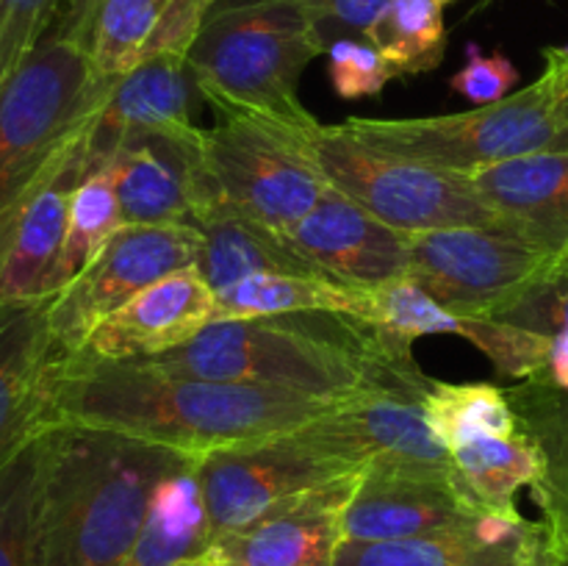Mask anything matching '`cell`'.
<instances>
[{"label": "cell", "mask_w": 568, "mask_h": 566, "mask_svg": "<svg viewBox=\"0 0 568 566\" xmlns=\"http://www.w3.org/2000/svg\"><path fill=\"white\" fill-rule=\"evenodd\" d=\"M336 403L342 400L172 375L136 361L55 353L44 427H100L203 458L214 449L297 431Z\"/></svg>", "instance_id": "1"}, {"label": "cell", "mask_w": 568, "mask_h": 566, "mask_svg": "<svg viewBox=\"0 0 568 566\" xmlns=\"http://www.w3.org/2000/svg\"><path fill=\"white\" fill-rule=\"evenodd\" d=\"M192 461L125 433L44 427L37 566H120L142 533L155 486Z\"/></svg>", "instance_id": "2"}, {"label": "cell", "mask_w": 568, "mask_h": 566, "mask_svg": "<svg viewBox=\"0 0 568 566\" xmlns=\"http://www.w3.org/2000/svg\"><path fill=\"white\" fill-rule=\"evenodd\" d=\"M322 53L297 0H216L186 61L214 111L308 131L320 120L300 103V78Z\"/></svg>", "instance_id": "3"}, {"label": "cell", "mask_w": 568, "mask_h": 566, "mask_svg": "<svg viewBox=\"0 0 568 566\" xmlns=\"http://www.w3.org/2000/svg\"><path fill=\"white\" fill-rule=\"evenodd\" d=\"M105 89L87 48L53 22L0 83V211L87 125Z\"/></svg>", "instance_id": "4"}, {"label": "cell", "mask_w": 568, "mask_h": 566, "mask_svg": "<svg viewBox=\"0 0 568 566\" xmlns=\"http://www.w3.org/2000/svg\"><path fill=\"white\" fill-rule=\"evenodd\" d=\"M305 150L336 192L397 231H508L503 216L471 186L469 175L377 150L353 137L344 125L316 122L305 137Z\"/></svg>", "instance_id": "5"}, {"label": "cell", "mask_w": 568, "mask_h": 566, "mask_svg": "<svg viewBox=\"0 0 568 566\" xmlns=\"http://www.w3.org/2000/svg\"><path fill=\"white\" fill-rule=\"evenodd\" d=\"M342 125L372 148L460 175H475L519 155L568 150V128L555 114L544 75L499 103L460 114L405 120L349 117Z\"/></svg>", "instance_id": "6"}, {"label": "cell", "mask_w": 568, "mask_h": 566, "mask_svg": "<svg viewBox=\"0 0 568 566\" xmlns=\"http://www.w3.org/2000/svg\"><path fill=\"white\" fill-rule=\"evenodd\" d=\"M308 131L216 111V125L203 131V159L222 203L281 233L297 225L331 189L305 150Z\"/></svg>", "instance_id": "7"}, {"label": "cell", "mask_w": 568, "mask_h": 566, "mask_svg": "<svg viewBox=\"0 0 568 566\" xmlns=\"http://www.w3.org/2000/svg\"><path fill=\"white\" fill-rule=\"evenodd\" d=\"M200 247L203 233L186 222L122 225L98 259L48 303L55 353H78L98 322L125 305L133 294L172 272L197 266Z\"/></svg>", "instance_id": "8"}, {"label": "cell", "mask_w": 568, "mask_h": 566, "mask_svg": "<svg viewBox=\"0 0 568 566\" xmlns=\"http://www.w3.org/2000/svg\"><path fill=\"white\" fill-rule=\"evenodd\" d=\"M558 255L494 228L410 233L408 277L436 303L486 320L497 305L555 266Z\"/></svg>", "instance_id": "9"}, {"label": "cell", "mask_w": 568, "mask_h": 566, "mask_svg": "<svg viewBox=\"0 0 568 566\" xmlns=\"http://www.w3.org/2000/svg\"><path fill=\"white\" fill-rule=\"evenodd\" d=\"M209 511L211 538L242 530L288 499L361 472L316 453L297 433L214 449L194 464Z\"/></svg>", "instance_id": "10"}, {"label": "cell", "mask_w": 568, "mask_h": 566, "mask_svg": "<svg viewBox=\"0 0 568 566\" xmlns=\"http://www.w3.org/2000/svg\"><path fill=\"white\" fill-rule=\"evenodd\" d=\"M89 120L42 175L0 211V303H42L59 294L55 275L70 200L87 178Z\"/></svg>", "instance_id": "11"}, {"label": "cell", "mask_w": 568, "mask_h": 566, "mask_svg": "<svg viewBox=\"0 0 568 566\" xmlns=\"http://www.w3.org/2000/svg\"><path fill=\"white\" fill-rule=\"evenodd\" d=\"M294 433L316 453L355 472L366 466H453L449 447L427 425L422 397L414 394L372 388L342 400Z\"/></svg>", "instance_id": "12"}, {"label": "cell", "mask_w": 568, "mask_h": 566, "mask_svg": "<svg viewBox=\"0 0 568 566\" xmlns=\"http://www.w3.org/2000/svg\"><path fill=\"white\" fill-rule=\"evenodd\" d=\"M477 516L483 514L455 481L453 466H366L344 508L342 542L425 536L469 525Z\"/></svg>", "instance_id": "13"}, {"label": "cell", "mask_w": 568, "mask_h": 566, "mask_svg": "<svg viewBox=\"0 0 568 566\" xmlns=\"http://www.w3.org/2000/svg\"><path fill=\"white\" fill-rule=\"evenodd\" d=\"M125 225H194L220 200L203 159V128L122 144L103 166Z\"/></svg>", "instance_id": "14"}, {"label": "cell", "mask_w": 568, "mask_h": 566, "mask_svg": "<svg viewBox=\"0 0 568 566\" xmlns=\"http://www.w3.org/2000/svg\"><path fill=\"white\" fill-rule=\"evenodd\" d=\"M286 239L322 275L355 289L372 292L410 270V233L386 225L333 186Z\"/></svg>", "instance_id": "15"}, {"label": "cell", "mask_w": 568, "mask_h": 566, "mask_svg": "<svg viewBox=\"0 0 568 566\" xmlns=\"http://www.w3.org/2000/svg\"><path fill=\"white\" fill-rule=\"evenodd\" d=\"M194 72L183 55H155L109 83L89 120L87 175L103 170L122 144L194 131Z\"/></svg>", "instance_id": "16"}, {"label": "cell", "mask_w": 568, "mask_h": 566, "mask_svg": "<svg viewBox=\"0 0 568 566\" xmlns=\"http://www.w3.org/2000/svg\"><path fill=\"white\" fill-rule=\"evenodd\" d=\"M214 289L197 266H186L103 316L78 353L100 361L153 358L192 342L214 322Z\"/></svg>", "instance_id": "17"}, {"label": "cell", "mask_w": 568, "mask_h": 566, "mask_svg": "<svg viewBox=\"0 0 568 566\" xmlns=\"http://www.w3.org/2000/svg\"><path fill=\"white\" fill-rule=\"evenodd\" d=\"M358 475L277 505L242 530L211 538L214 566H333L342 516Z\"/></svg>", "instance_id": "18"}, {"label": "cell", "mask_w": 568, "mask_h": 566, "mask_svg": "<svg viewBox=\"0 0 568 566\" xmlns=\"http://www.w3.org/2000/svg\"><path fill=\"white\" fill-rule=\"evenodd\" d=\"M372 297H375V325H381L399 347L410 350V344L422 336H458L480 350L499 377H516V381L538 375L547 364L549 338L505 322L458 314L436 303L410 277L372 289Z\"/></svg>", "instance_id": "19"}, {"label": "cell", "mask_w": 568, "mask_h": 566, "mask_svg": "<svg viewBox=\"0 0 568 566\" xmlns=\"http://www.w3.org/2000/svg\"><path fill=\"white\" fill-rule=\"evenodd\" d=\"M216 0H100L78 44L94 75L111 83L155 55H183Z\"/></svg>", "instance_id": "20"}, {"label": "cell", "mask_w": 568, "mask_h": 566, "mask_svg": "<svg viewBox=\"0 0 568 566\" xmlns=\"http://www.w3.org/2000/svg\"><path fill=\"white\" fill-rule=\"evenodd\" d=\"M48 303H0V469L44 431L55 358Z\"/></svg>", "instance_id": "21"}, {"label": "cell", "mask_w": 568, "mask_h": 566, "mask_svg": "<svg viewBox=\"0 0 568 566\" xmlns=\"http://www.w3.org/2000/svg\"><path fill=\"white\" fill-rule=\"evenodd\" d=\"M536 522L483 514L453 530L388 542H342L333 566H525Z\"/></svg>", "instance_id": "22"}, {"label": "cell", "mask_w": 568, "mask_h": 566, "mask_svg": "<svg viewBox=\"0 0 568 566\" xmlns=\"http://www.w3.org/2000/svg\"><path fill=\"white\" fill-rule=\"evenodd\" d=\"M510 233L555 255L568 244V150L519 155L469 175Z\"/></svg>", "instance_id": "23"}, {"label": "cell", "mask_w": 568, "mask_h": 566, "mask_svg": "<svg viewBox=\"0 0 568 566\" xmlns=\"http://www.w3.org/2000/svg\"><path fill=\"white\" fill-rule=\"evenodd\" d=\"M194 228L203 233L197 270L214 294L250 275H322L286 233L239 214L222 200L200 211Z\"/></svg>", "instance_id": "24"}, {"label": "cell", "mask_w": 568, "mask_h": 566, "mask_svg": "<svg viewBox=\"0 0 568 566\" xmlns=\"http://www.w3.org/2000/svg\"><path fill=\"white\" fill-rule=\"evenodd\" d=\"M505 392L521 433L544 455V477L530 488L541 508L544 538L558 553H568V392L544 381H521Z\"/></svg>", "instance_id": "25"}, {"label": "cell", "mask_w": 568, "mask_h": 566, "mask_svg": "<svg viewBox=\"0 0 568 566\" xmlns=\"http://www.w3.org/2000/svg\"><path fill=\"white\" fill-rule=\"evenodd\" d=\"M349 314L375 322V297L322 275H250L216 292L214 322L288 314Z\"/></svg>", "instance_id": "26"}, {"label": "cell", "mask_w": 568, "mask_h": 566, "mask_svg": "<svg viewBox=\"0 0 568 566\" xmlns=\"http://www.w3.org/2000/svg\"><path fill=\"white\" fill-rule=\"evenodd\" d=\"M194 464L170 472L155 486L142 533L120 566H181L209 549V511Z\"/></svg>", "instance_id": "27"}, {"label": "cell", "mask_w": 568, "mask_h": 566, "mask_svg": "<svg viewBox=\"0 0 568 566\" xmlns=\"http://www.w3.org/2000/svg\"><path fill=\"white\" fill-rule=\"evenodd\" d=\"M455 481L477 514L516 516L519 488H536L544 477V455L530 436H475L455 444Z\"/></svg>", "instance_id": "28"}, {"label": "cell", "mask_w": 568, "mask_h": 566, "mask_svg": "<svg viewBox=\"0 0 568 566\" xmlns=\"http://www.w3.org/2000/svg\"><path fill=\"white\" fill-rule=\"evenodd\" d=\"M427 425L449 449L475 436H516L519 416L508 392L494 383L433 381L422 397Z\"/></svg>", "instance_id": "29"}, {"label": "cell", "mask_w": 568, "mask_h": 566, "mask_svg": "<svg viewBox=\"0 0 568 566\" xmlns=\"http://www.w3.org/2000/svg\"><path fill=\"white\" fill-rule=\"evenodd\" d=\"M397 75H419L442 67L447 22L438 0H392L366 33Z\"/></svg>", "instance_id": "30"}, {"label": "cell", "mask_w": 568, "mask_h": 566, "mask_svg": "<svg viewBox=\"0 0 568 566\" xmlns=\"http://www.w3.org/2000/svg\"><path fill=\"white\" fill-rule=\"evenodd\" d=\"M42 431L0 469V566H37Z\"/></svg>", "instance_id": "31"}, {"label": "cell", "mask_w": 568, "mask_h": 566, "mask_svg": "<svg viewBox=\"0 0 568 566\" xmlns=\"http://www.w3.org/2000/svg\"><path fill=\"white\" fill-rule=\"evenodd\" d=\"M122 225L125 220H122L120 198H116V186L109 172L98 170L83 178L70 200L64 247H61L59 275H55L59 292L98 259L100 250Z\"/></svg>", "instance_id": "32"}, {"label": "cell", "mask_w": 568, "mask_h": 566, "mask_svg": "<svg viewBox=\"0 0 568 566\" xmlns=\"http://www.w3.org/2000/svg\"><path fill=\"white\" fill-rule=\"evenodd\" d=\"M486 320L505 322L544 338L568 336V275H560L552 266L497 305Z\"/></svg>", "instance_id": "33"}, {"label": "cell", "mask_w": 568, "mask_h": 566, "mask_svg": "<svg viewBox=\"0 0 568 566\" xmlns=\"http://www.w3.org/2000/svg\"><path fill=\"white\" fill-rule=\"evenodd\" d=\"M327 78L338 98H375L397 78L394 67L366 39H338L327 48Z\"/></svg>", "instance_id": "34"}, {"label": "cell", "mask_w": 568, "mask_h": 566, "mask_svg": "<svg viewBox=\"0 0 568 566\" xmlns=\"http://www.w3.org/2000/svg\"><path fill=\"white\" fill-rule=\"evenodd\" d=\"M64 0H0V83L48 33Z\"/></svg>", "instance_id": "35"}, {"label": "cell", "mask_w": 568, "mask_h": 566, "mask_svg": "<svg viewBox=\"0 0 568 566\" xmlns=\"http://www.w3.org/2000/svg\"><path fill=\"white\" fill-rule=\"evenodd\" d=\"M519 83V70L514 61L503 53H483L480 44H466V64L449 78V89L469 100L471 105L499 103L510 94V89Z\"/></svg>", "instance_id": "36"}, {"label": "cell", "mask_w": 568, "mask_h": 566, "mask_svg": "<svg viewBox=\"0 0 568 566\" xmlns=\"http://www.w3.org/2000/svg\"><path fill=\"white\" fill-rule=\"evenodd\" d=\"M322 48L338 39H366L392 0H297Z\"/></svg>", "instance_id": "37"}, {"label": "cell", "mask_w": 568, "mask_h": 566, "mask_svg": "<svg viewBox=\"0 0 568 566\" xmlns=\"http://www.w3.org/2000/svg\"><path fill=\"white\" fill-rule=\"evenodd\" d=\"M544 78L549 81V92H552L555 114L568 128V53L564 48H544Z\"/></svg>", "instance_id": "38"}, {"label": "cell", "mask_w": 568, "mask_h": 566, "mask_svg": "<svg viewBox=\"0 0 568 566\" xmlns=\"http://www.w3.org/2000/svg\"><path fill=\"white\" fill-rule=\"evenodd\" d=\"M527 381H544L549 386L560 388V392H568V336L549 338L547 364L538 375L527 377Z\"/></svg>", "instance_id": "39"}, {"label": "cell", "mask_w": 568, "mask_h": 566, "mask_svg": "<svg viewBox=\"0 0 568 566\" xmlns=\"http://www.w3.org/2000/svg\"><path fill=\"white\" fill-rule=\"evenodd\" d=\"M100 0H64V6H61L59 17H55V22H59L61 31L67 33L70 39H81L83 28H87L89 17H92V11L98 9Z\"/></svg>", "instance_id": "40"}, {"label": "cell", "mask_w": 568, "mask_h": 566, "mask_svg": "<svg viewBox=\"0 0 568 566\" xmlns=\"http://www.w3.org/2000/svg\"><path fill=\"white\" fill-rule=\"evenodd\" d=\"M555 270H558L560 275H568V244L564 250H560L558 259H555Z\"/></svg>", "instance_id": "41"}, {"label": "cell", "mask_w": 568, "mask_h": 566, "mask_svg": "<svg viewBox=\"0 0 568 566\" xmlns=\"http://www.w3.org/2000/svg\"><path fill=\"white\" fill-rule=\"evenodd\" d=\"M181 566H214V560L209 558V553H203V555H197V558H189V560H183Z\"/></svg>", "instance_id": "42"}, {"label": "cell", "mask_w": 568, "mask_h": 566, "mask_svg": "<svg viewBox=\"0 0 568 566\" xmlns=\"http://www.w3.org/2000/svg\"><path fill=\"white\" fill-rule=\"evenodd\" d=\"M438 3H442V6H447V3H453V0H438Z\"/></svg>", "instance_id": "43"}, {"label": "cell", "mask_w": 568, "mask_h": 566, "mask_svg": "<svg viewBox=\"0 0 568 566\" xmlns=\"http://www.w3.org/2000/svg\"><path fill=\"white\" fill-rule=\"evenodd\" d=\"M564 50H566V53H568V44H564Z\"/></svg>", "instance_id": "44"}]
</instances>
